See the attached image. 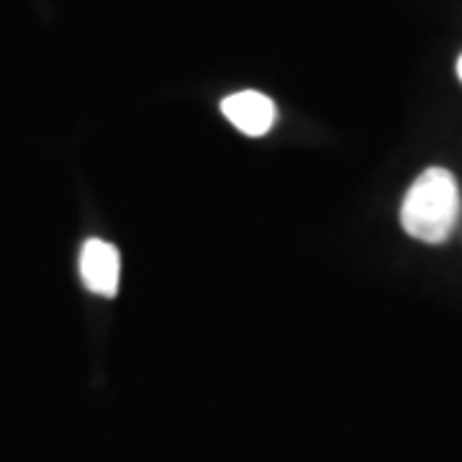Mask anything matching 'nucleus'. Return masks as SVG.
<instances>
[{"label":"nucleus","instance_id":"7ed1b4c3","mask_svg":"<svg viewBox=\"0 0 462 462\" xmlns=\"http://www.w3.org/2000/svg\"><path fill=\"white\" fill-rule=\"evenodd\" d=\"M221 114L229 118V124L245 136H264L275 126V103L264 93L242 90L221 100Z\"/></svg>","mask_w":462,"mask_h":462},{"label":"nucleus","instance_id":"f03ea898","mask_svg":"<svg viewBox=\"0 0 462 462\" xmlns=\"http://www.w3.org/2000/svg\"><path fill=\"white\" fill-rule=\"evenodd\" d=\"M121 257L118 249L103 239H88L80 252V278L90 293L114 298L118 293Z\"/></svg>","mask_w":462,"mask_h":462},{"label":"nucleus","instance_id":"f257e3e1","mask_svg":"<svg viewBox=\"0 0 462 462\" xmlns=\"http://www.w3.org/2000/svg\"><path fill=\"white\" fill-rule=\"evenodd\" d=\"M457 218L460 188L455 175L445 167H427L403 196L401 226L424 245H442L452 236Z\"/></svg>","mask_w":462,"mask_h":462},{"label":"nucleus","instance_id":"20e7f679","mask_svg":"<svg viewBox=\"0 0 462 462\" xmlns=\"http://www.w3.org/2000/svg\"><path fill=\"white\" fill-rule=\"evenodd\" d=\"M457 75H460V80H462V54H460V60H457Z\"/></svg>","mask_w":462,"mask_h":462}]
</instances>
